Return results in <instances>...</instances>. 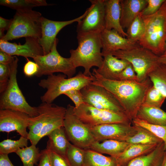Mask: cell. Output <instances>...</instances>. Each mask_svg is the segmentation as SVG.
<instances>
[{
  "mask_svg": "<svg viewBox=\"0 0 166 166\" xmlns=\"http://www.w3.org/2000/svg\"><path fill=\"white\" fill-rule=\"evenodd\" d=\"M92 74L95 79L91 83L102 86L113 94L132 122L136 117L148 91L153 85L149 77L141 82L108 80L99 75L95 68L93 69Z\"/></svg>",
  "mask_w": 166,
  "mask_h": 166,
  "instance_id": "cell-1",
  "label": "cell"
},
{
  "mask_svg": "<svg viewBox=\"0 0 166 166\" xmlns=\"http://www.w3.org/2000/svg\"><path fill=\"white\" fill-rule=\"evenodd\" d=\"M100 32L77 34L78 46L75 49L70 50V58L77 68H84L83 74L88 76L93 75L90 71L92 67L100 68L103 58L101 49L102 45Z\"/></svg>",
  "mask_w": 166,
  "mask_h": 166,
  "instance_id": "cell-2",
  "label": "cell"
},
{
  "mask_svg": "<svg viewBox=\"0 0 166 166\" xmlns=\"http://www.w3.org/2000/svg\"><path fill=\"white\" fill-rule=\"evenodd\" d=\"M141 15L145 31L139 45L158 56L162 55L166 42V0L154 14Z\"/></svg>",
  "mask_w": 166,
  "mask_h": 166,
  "instance_id": "cell-3",
  "label": "cell"
},
{
  "mask_svg": "<svg viewBox=\"0 0 166 166\" xmlns=\"http://www.w3.org/2000/svg\"><path fill=\"white\" fill-rule=\"evenodd\" d=\"M95 77L88 76L81 72L75 76L66 78V76L59 74L48 76L46 79L41 80L39 85L46 91L41 97L42 102L51 104L57 97L68 91L73 89L81 90L94 81Z\"/></svg>",
  "mask_w": 166,
  "mask_h": 166,
  "instance_id": "cell-4",
  "label": "cell"
},
{
  "mask_svg": "<svg viewBox=\"0 0 166 166\" xmlns=\"http://www.w3.org/2000/svg\"><path fill=\"white\" fill-rule=\"evenodd\" d=\"M39 12L32 9L17 10L11 25L1 40L8 41L22 37H32L39 39L42 35Z\"/></svg>",
  "mask_w": 166,
  "mask_h": 166,
  "instance_id": "cell-5",
  "label": "cell"
},
{
  "mask_svg": "<svg viewBox=\"0 0 166 166\" xmlns=\"http://www.w3.org/2000/svg\"><path fill=\"white\" fill-rule=\"evenodd\" d=\"M18 61L15 56L14 61L10 65L9 79L6 89L1 95L0 109L18 111L30 117H35L38 114L37 107L31 106L28 103L18 83L17 74Z\"/></svg>",
  "mask_w": 166,
  "mask_h": 166,
  "instance_id": "cell-6",
  "label": "cell"
},
{
  "mask_svg": "<svg viewBox=\"0 0 166 166\" xmlns=\"http://www.w3.org/2000/svg\"><path fill=\"white\" fill-rule=\"evenodd\" d=\"M117 58L128 61L132 66L138 81H143L160 63L159 56L150 50L140 46L130 50H119L111 53Z\"/></svg>",
  "mask_w": 166,
  "mask_h": 166,
  "instance_id": "cell-7",
  "label": "cell"
},
{
  "mask_svg": "<svg viewBox=\"0 0 166 166\" xmlns=\"http://www.w3.org/2000/svg\"><path fill=\"white\" fill-rule=\"evenodd\" d=\"M58 42L57 38L50 51L43 55L38 56L33 59L38 66V77L50 75L60 72L71 78L76 73V68L70 58L61 56L57 51V46Z\"/></svg>",
  "mask_w": 166,
  "mask_h": 166,
  "instance_id": "cell-8",
  "label": "cell"
},
{
  "mask_svg": "<svg viewBox=\"0 0 166 166\" xmlns=\"http://www.w3.org/2000/svg\"><path fill=\"white\" fill-rule=\"evenodd\" d=\"M73 111L89 127L106 124L132 123L125 114L98 109L85 103L77 108L74 106Z\"/></svg>",
  "mask_w": 166,
  "mask_h": 166,
  "instance_id": "cell-9",
  "label": "cell"
},
{
  "mask_svg": "<svg viewBox=\"0 0 166 166\" xmlns=\"http://www.w3.org/2000/svg\"><path fill=\"white\" fill-rule=\"evenodd\" d=\"M74 106L67 105L63 127L69 141L81 148L87 149L95 141L89 126L84 123L74 113Z\"/></svg>",
  "mask_w": 166,
  "mask_h": 166,
  "instance_id": "cell-10",
  "label": "cell"
},
{
  "mask_svg": "<svg viewBox=\"0 0 166 166\" xmlns=\"http://www.w3.org/2000/svg\"><path fill=\"white\" fill-rule=\"evenodd\" d=\"M80 91L84 103L98 109L126 115L124 109L117 99L104 88L90 83Z\"/></svg>",
  "mask_w": 166,
  "mask_h": 166,
  "instance_id": "cell-11",
  "label": "cell"
},
{
  "mask_svg": "<svg viewBox=\"0 0 166 166\" xmlns=\"http://www.w3.org/2000/svg\"><path fill=\"white\" fill-rule=\"evenodd\" d=\"M90 6L84 18L78 22L77 34L101 33L105 29V0H90Z\"/></svg>",
  "mask_w": 166,
  "mask_h": 166,
  "instance_id": "cell-12",
  "label": "cell"
},
{
  "mask_svg": "<svg viewBox=\"0 0 166 166\" xmlns=\"http://www.w3.org/2000/svg\"><path fill=\"white\" fill-rule=\"evenodd\" d=\"M95 141L113 140L125 141L136 133L138 126L122 123L106 124L90 127Z\"/></svg>",
  "mask_w": 166,
  "mask_h": 166,
  "instance_id": "cell-13",
  "label": "cell"
},
{
  "mask_svg": "<svg viewBox=\"0 0 166 166\" xmlns=\"http://www.w3.org/2000/svg\"><path fill=\"white\" fill-rule=\"evenodd\" d=\"M86 12L74 19L66 21H58L49 20L42 16L41 18L42 35L38 39L43 50L44 55L51 51L59 32L64 27L73 22H78L85 16Z\"/></svg>",
  "mask_w": 166,
  "mask_h": 166,
  "instance_id": "cell-14",
  "label": "cell"
},
{
  "mask_svg": "<svg viewBox=\"0 0 166 166\" xmlns=\"http://www.w3.org/2000/svg\"><path fill=\"white\" fill-rule=\"evenodd\" d=\"M30 117L25 113L9 109L0 110V131L9 133L16 131L28 138L27 131L29 119Z\"/></svg>",
  "mask_w": 166,
  "mask_h": 166,
  "instance_id": "cell-15",
  "label": "cell"
},
{
  "mask_svg": "<svg viewBox=\"0 0 166 166\" xmlns=\"http://www.w3.org/2000/svg\"><path fill=\"white\" fill-rule=\"evenodd\" d=\"M102 56L119 50H128L140 46L138 42L122 36L114 29H105L101 33Z\"/></svg>",
  "mask_w": 166,
  "mask_h": 166,
  "instance_id": "cell-16",
  "label": "cell"
},
{
  "mask_svg": "<svg viewBox=\"0 0 166 166\" xmlns=\"http://www.w3.org/2000/svg\"><path fill=\"white\" fill-rule=\"evenodd\" d=\"M25 43L21 45L0 40V50L12 56H22L26 58L34 59L38 56L44 55L38 39L28 37L25 38Z\"/></svg>",
  "mask_w": 166,
  "mask_h": 166,
  "instance_id": "cell-17",
  "label": "cell"
},
{
  "mask_svg": "<svg viewBox=\"0 0 166 166\" xmlns=\"http://www.w3.org/2000/svg\"><path fill=\"white\" fill-rule=\"evenodd\" d=\"M53 105L52 103L42 102L37 107L38 115L29 118L28 139L31 144L36 145L38 143V136L45 123Z\"/></svg>",
  "mask_w": 166,
  "mask_h": 166,
  "instance_id": "cell-18",
  "label": "cell"
},
{
  "mask_svg": "<svg viewBox=\"0 0 166 166\" xmlns=\"http://www.w3.org/2000/svg\"><path fill=\"white\" fill-rule=\"evenodd\" d=\"M103 57L101 66L96 70L106 79L117 80L120 74L130 64L126 60L119 59L111 54H106Z\"/></svg>",
  "mask_w": 166,
  "mask_h": 166,
  "instance_id": "cell-19",
  "label": "cell"
},
{
  "mask_svg": "<svg viewBox=\"0 0 166 166\" xmlns=\"http://www.w3.org/2000/svg\"><path fill=\"white\" fill-rule=\"evenodd\" d=\"M121 0H105V27L107 30L114 29L124 37H127L120 23Z\"/></svg>",
  "mask_w": 166,
  "mask_h": 166,
  "instance_id": "cell-20",
  "label": "cell"
},
{
  "mask_svg": "<svg viewBox=\"0 0 166 166\" xmlns=\"http://www.w3.org/2000/svg\"><path fill=\"white\" fill-rule=\"evenodd\" d=\"M120 23L123 29L128 28L135 18L145 8L147 0H121Z\"/></svg>",
  "mask_w": 166,
  "mask_h": 166,
  "instance_id": "cell-21",
  "label": "cell"
},
{
  "mask_svg": "<svg viewBox=\"0 0 166 166\" xmlns=\"http://www.w3.org/2000/svg\"><path fill=\"white\" fill-rule=\"evenodd\" d=\"M46 149L67 158L66 152L69 141L63 126L57 128L47 136Z\"/></svg>",
  "mask_w": 166,
  "mask_h": 166,
  "instance_id": "cell-22",
  "label": "cell"
},
{
  "mask_svg": "<svg viewBox=\"0 0 166 166\" xmlns=\"http://www.w3.org/2000/svg\"><path fill=\"white\" fill-rule=\"evenodd\" d=\"M95 141L89 149L101 154H107L116 158L123 152L130 144L126 141L107 140Z\"/></svg>",
  "mask_w": 166,
  "mask_h": 166,
  "instance_id": "cell-23",
  "label": "cell"
},
{
  "mask_svg": "<svg viewBox=\"0 0 166 166\" xmlns=\"http://www.w3.org/2000/svg\"><path fill=\"white\" fill-rule=\"evenodd\" d=\"M165 151L162 142L152 151L133 159L126 166H161Z\"/></svg>",
  "mask_w": 166,
  "mask_h": 166,
  "instance_id": "cell-24",
  "label": "cell"
},
{
  "mask_svg": "<svg viewBox=\"0 0 166 166\" xmlns=\"http://www.w3.org/2000/svg\"><path fill=\"white\" fill-rule=\"evenodd\" d=\"M158 144H130L123 152L116 158L117 162L119 166H126L133 159L152 151Z\"/></svg>",
  "mask_w": 166,
  "mask_h": 166,
  "instance_id": "cell-25",
  "label": "cell"
},
{
  "mask_svg": "<svg viewBox=\"0 0 166 166\" xmlns=\"http://www.w3.org/2000/svg\"><path fill=\"white\" fill-rule=\"evenodd\" d=\"M136 118L150 124L166 125V112L160 108L142 105Z\"/></svg>",
  "mask_w": 166,
  "mask_h": 166,
  "instance_id": "cell-26",
  "label": "cell"
},
{
  "mask_svg": "<svg viewBox=\"0 0 166 166\" xmlns=\"http://www.w3.org/2000/svg\"><path fill=\"white\" fill-rule=\"evenodd\" d=\"M83 166H119L116 158L107 156L93 150L85 149Z\"/></svg>",
  "mask_w": 166,
  "mask_h": 166,
  "instance_id": "cell-27",
  "label": "cell"
},
{
  "mask_svg": "<svg viewBox=\"0 0 166 166\" xmlns=\"http://www.w3.org/2000/svg\"><path fill=\"white\" fill-rule=\"evenodd\" d=\"M138 126L137 132L125 141L130 144H158L163 141L153 133L142 127Z\"/></svg>",
  "mask_w": 166,
  "mask_h": 166,
  "instance_id": "cell-28",
  "label": "cell"
},
{
  "mask_svg": "<svg viewBox=\"0 0 166 166\" xmlns=\"http://www.w3.org/2000/svg\"><path fill=\"white\" fill-rule=\"evenodd\" d=\"M22 161L23 166H34L37 165L41 155L38 148L36 145L19 148L16 152Z\"/></svg>",
  "mask_w": 166,
  "mask_h": 166,
  "instance_id": "cell-29",
  "label": "cell"
},
{
  "mask_svg": "<svg viewBox=\"0 0 166 166\" xmlns=\"http://www.w3.org/2000/svg\"><path fill=\"white\" fill-rule=\"evenodd\" d=\"M148 77L153 85L166 98V65L160 63Z\"/></svg>",
  "mask_w": 166,
  "mask_h": 166,
  "instance_id": "cell-30",
  "label": "cell"
},
{
  "mask_svg": "<svg viewBox=\"0 0 166 166\" xmlns=\"http://www.w3.org/2000/svg\"><path fill=\"white\" fill-rule=\"evenodd\" d=\"M0 4L16 10L48 5L45 0H0Z\"/></svg>",
  "mask_w": 166,
  "mask_h": 166,
  "instance_id": "cell-31",
  "label": "cell"
},
{
  "mask_svg": "<svg viewBox=\"0 0 166 166\" xmlns=\"http://www.w3.org/2000/svg\"><path fill=\"white\" fill-rule=\"evenodd\" d=\"M28 140L22 136L17 140L9 139L3 140L0 142V154L16 153L19 148L27 147Z\"/></svg>",
  "mask_w": 166,
  "mask_h": 166,
  "instance_id": "cell-32",
  "label": "cell"
},
{
  "mask_svg": "<svg viewBox=\"0 0 166 166\" xmlns=\"http://www.w3.org/2000/svg\"><path fill=\"white\" fill-rule=\"evenodd\" d=\"M145 26L143 19L139 14L127 28V38L136 42L141 39L144 32Z\"/></svg>",
  "mask_w": 166,
  "mask_h": 166,
  "instance_id": "cell-33",
  "label": "cell"
},
{
  "mask_svg": "<svg viewBox=\"0 0 166 166\" xmlns=\"http://www.w3.org/2000/svg\"><path fill=\"white\" fill-rule=\"evenodd\" d=\"M85 149L69 142L66 152V157L71 166H83Z\"/></svg>",
  "mask_w": 166,
  "mask_h": 166,
  "instance_id": "cell-34",
  "label": "cell"
},
{
  "mask_svg": "<svg viewBox=\"0 0 166 166\" xmlns=\"http://www.w3.org/2000/svg\"><path fill=\"white\" fill-rule=\"evenodd\" d=\"M132 123L133 125L147 129L161 139L164 143V149L166 151V125L150 124L137 118L133 120Z\"/></svg>",
  "mask_w": 166,
  "mask_h": 166,
  "instance_id": "cell-35",
  "label": "cell"
},
{
  "mask_svg": "<svg viewBox=\"0 0 166 166\" xmlns=\"http://www.w3.org/2000/svg\"><path fill=\"white\" fill-rule=\"evenodd\" d=\"M166 97L153 85L146 95L143 105L160 108Z\"/></svg>",
  "mask_w": 166,
  "mask_h": 166,
  "instance_id": "cell-36",
  "label": "cell"
},
{
  "mask_svg": "<svg viewBox=\"0 0 166 166\" xmlns=\"http://www.w3.org/2000/svg\"><path fill=\"white\" fill-rule=\"evenodd\" d=\"M166 0H147V4L140 13L141 15L149 16L156 12Z\"/></svg>",
  "mask_w": 166,
  "mask_h": 166,
  "instance_id": "cell-37",
  "label": "cell"
},
{
  "mask_svg": "<svg viewBox=\"0 0 166 166\" xmlns=\"http://www.w3.org/2000/svg\"><path fill=\"white\" fill-rule=\"evenodd\" d=\"M10 65L0 63V92L1 93L6 89L10 75Z\"/></svg>",
  "mask_w": 166,
  "mask_h": 166,
  "instance_id": "cell-38",
  "label": "cell"
},
{
  "mask_svg": "<svg viewBox=\"0 0 166 166\" xmlns=\"http://www.w3.org/2000/svg\"><path fill=\"white\" fill-rule=\"evenodd\" d=\"M117 80L138 81L136 74L132 65L130 64L120 74Z\"/></svg>",
  "mask_w": 166,
  "mask_h": 166,
  "instance_id": "cell-39",
  "label": "cell"
},
{
  "mask_svg": "<svg viewBox=\"0 0 166 166\" xmlns=\"http://www.w3.org/2000/svg\"><path fill=\"white\" fill-rule=\"evenodd\" d=\"M69 98L73 102L75 107L77 108L84 103L82 95L80 90L73 89L66 92L64 94Z\"/></svg>",
  "mask_w": 166,
  "mask_h": 166,
  "instance_id": "cell-40",
  "label": "cell"
},
{
  "mask_svg": "<svg viewBox=\"0 0 166 166\" xmlns=\"http://www.w3.org/2000/svg\"><path fill=\"white\" fill-rule=\"evenodd\" d=\"M49 152L51 166H71L65 158L55 152Z\"/></svg>",
  "mask_w": 166,
  "mask_h": 166,
  "instance_id": "cell-41",
  "label": "cell"
},
{
  "mask_svg": "<svg viewBox=\"0 0 166 166\" xmlns=\"http://www.w3.org/2000/svg\"><path fill=\"white\" fill-rule=\"evenodd\" d=\"M27 62L25 64L23 68V72L26 76L31 77L35 75L38 72V66L35 62H33L26 58Z\"/></svg>",
  "mask_w": 166,
  "mask_h": 166,
  "instance_id": "cell-42",
  "label": "cell"
},
{
  "mask_svg": "<svg viewBox=\"0 0 166 166\" xmlns=\"http://www.w3.org/2000/svg\"><path fill=\"white\" fill-rule=\"evenodd\" d=\"M40 153L38 166H51L49 151L46 148L41 150Z\"/></svg>",
  "mask_w": 166,
  "mask_h": 166,
  "instance_id": "cell-43",
  "label": "cell"
},
{
  "mask_svg": "<svg viewBox=\"0 0 166 166\" xmlns=\"http://www.w3.org/2000/svg\"><path fill=\"white\" fill-rule=\"evenodd\" d=\"M15 56H12L0 50V63L10 65L14 61Z\"/></svg>",
  "mask_w": 166,
  "mask_h": 166,
  "instance_id": "cell-44",
  "label": "cell"
},
{
  "mask_svg": "<svg viewBox=\"0 0 166 166\" xmlns=\"http://www.w3.org/2000/svg\"><path fill=\"white\" fill-rule=\"evenodd\" d=\"M12 20V18L8 19L0 16V29L4 31L6 30L7 31L11 25Z\"/></svg>",
  "mask_w": 166,
  "mask_h": 166,
  "instance_id": "cell-45",
  "label": "cell"
},
{
  "mask_svg": "<svg viewBox=\"0 0 166 166\" xmlns=\"http://www.w3.org/2000/svg\"><path fill=\"white\" fill-rule=\"evenodd\" d=\"M0 166H14L9 157L8 155L0 154Z\"/></svg>",
  "mask_w": 166,
  "mask_h": 166,
  "instance_id": "cell-46",
  "label": "cell"
},
{
  "mask_svg": "<svg viewBox=\"0 0 166 166\" xmlns=\"http://www.w3.org/2000/svg\"><path fill=\"white\" fill-rule=\"evenodd\" d=\"M159 62L166 65V55H163L159 57Z\"/></svg>",
  "mask_w": 166,
  "mask_h": 166,
  "instance_id": "cell-47",
  "label": "cell"
},
{
  "mask_svg": "<svg viewBox=\"0 0 166 166\" xmlns=\"http://www.w3.org/2000/svg\"><path fill=\"white\" fill-rule=\"evenodd\" d=\"M161 166H166V151H165L163 161Z\"/></svg>",
  "mask_w": 166,
  "mask_h": 166,
  "instance_id": "cell-48",
  "label": "cell"
},
{
  "mask_svg": "<svg viewBox=\"0 0 166 166\" xmlns=\"http://www.w3.org/2000/svg\"><path fill=\"white\" fill-rule=\"evenodd\" d=\"M4 31L0 29V38L2 39L5 35V34H4Z\"/></svg>",
  "mask_w": 166,
  "mask_h": 166,
  "instance_id": "cell-49",
  "label": "cell"
},
{
  "mask_svg": "<svg viewBox=\"0 0 166 166\" xmlns=\"http://www.w3.org/2000/svg\"><path fill=\"white\" fill-rule=\"evenodd\" d=\"M163 55H166V42L165 45L164 52Z\"/></svg>",
  "mask_w": 166,
  "mask_h": 166,
  "instance_id": "cell-50",
  "label": "cell"
}]
</instances>
